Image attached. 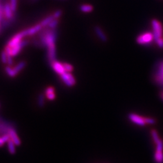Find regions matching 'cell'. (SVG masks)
Here are the masks:
<instances>
[{"label":"cell","instance_id":"6da1fadb","mask_svg":"<svg viewBox=\"0 0 163 163\" xmlns=\"http://www.w3.org/2000/svg\"><path fill=\"white\" fill-rule=\"evenodd\" d=\"M56 37V31L53 29L51 31H48L41 37V42L44 46L48 48V54L50 63L55 60V40Z\"/></svg>","mask_w":163,"mask_h":163},{"label":"cell","instance_id":"7a4b0ae2","mask_svg":"<svg viewBox=\"0 0 163 163\" xmlns=\"http://www.w3.org/2000/svg\"><path fill=\"white\" fill-rule=\"evenodd\" d=\"M152 26L153 29V34L155 41L162 38L163 29L161 23L157 19H153L152 21Z\"/></svg>","mask_w":163,"mask_h":163},{"label":"cell","instance_id":"3957f363","mask_svg":"<svg viewBox=\"0 0 163 163\" xmlns=\"http://www.w3.org/2000/svg\"><path fill=\"white\" fill-rule=\"evenodd\" d=\"M153 39H154L153 33L148 32L139 35L137 38V42L140 45H147L152 42Z\"/></svg>","mask_w":163,"mask_h":163},{"label":"cell","instance_id":"277c9868","mask_svg":"<svg viewBox=\"0 0 163 163\" xmlns=\"http://www.w3.org/2000/svg\"><path fill=\"white\" fill-rule=\"evenodd\" d=\"M61 77L66 85L69 87H73L76 84L75 78L70 73L65 72L61 75Z\"/></svg>","mask_w":163,"mask_h":163},{"label":"cell","instance_id":"5b68a950","mask_svg":"<svg viewBox=\"0 0 163 163\" xmlns=\"http://www.w3.org/2000/svg\"><path fill=\"white\" fill-rule=\"evenodd\" d=\"M25 36V34L24 32H22L17 34L15 36H13V38L8 42V45L11 48H13L17 45L21 41V39H23V37Z\"/></svg>","mask_w":163,"mask_h":163},{"label":"cell","instance_id":"8992f818","mask_svg":"<svg viewBox=\"0 0 163 163\" xmlns=\"http://www.w3.org/2000/svg\"><path fill=\"white\" fill-rule=\"evenodd\" d=\"M129 118L131 121L135 124L139 126H144L146 123L145 122L144 118L141 117L137 114H130L129 115Z\"/></svg>","mask_w":163,"mask_h":163},{"label":"cell","instance_id":"52a82bcc","mask_svg":"<svg viewBox=\"0 0 163 163\" xmlns=\"http://www.w3.org/2000/svg\"><path fill=\"white\" fill-rule=\"evenodd\" d=\"M155 80L158 84L163 85V61L160 63L157 72L156 73Z\"/></svg>","mask_w":163,"mask_h":163},{"label":"cell","instance_id":"ba28073f","mask_svg":"<svg viewBox=\"0 0 163 163\" xmlns=\"http://www.w3.org/2000/svg\"><path fill=\"white\" fill-rule=\"evenodd\" d=\"M51 65H52V67H53V69L59 75H61L63 73H64L65 72H66L63 64H62L61 63L57 61H56V60L53 61L52 62Z\"/></svg>","mask_w":163,"mask_h":163},{"label":"cell","instance_id":"9c48e42d","mask_svg":"<svg viewBox=\"0 0 163 163\" xmlns=\"http://www.w3.org/2000/svg\"><path fill=\"white\" fill-rule=\"evenodd\" d=\"M28 44H29V42L27 41H21L19 44H18L14 47L12 48V56H17L20 52L21 50L24 47L26 46Z\"/></svg>","mask_w":163,"mask_h":163},{"label":"cell","instance_id":"30bf717a","mask_svg":"<svg viewBox=\"0 0 163 163\" xmlns=\"http://www.w3.org/2000/svg\"><path fill=\"white\" fill-rule=\"evenodd\" d=\"M8 133L10 136V140H12L13 142L15 143L16 146H19L21 144V141L18 136L16 131L14 129V128L11 127L9 129Z\"/></svg>","mask_w":163,"mask_h":163},{"label":"cell","instance_id":"8fae6325","mask_svg":"<svg viewBox=\"0 0 163 163\" xmlns=\"http://www.w3.org/2000/svg\"><path fill=\"white\" fill-rule=\"evenodd\" d=\"M42 25H41V24H37L35 25L34 27L30 28V29H27L25 30H24V33L25 36H27V35H33L35 33H36L40 31L41 29H42Z\"/></svg>","mask_w":163,"mask_h":163},{"label":"cell","instance_id":"7c38bea8","mask_svg":"<svg viewBox=\"0 0 163 163\" xmlns=\"http://www.w3.org/2000/svg\"><path fill=\"white\" fill-rule=\"evenodd\" d=\"M95 32L96 34L97 35V36L100 38L102 41L103 42H106L107 41V37H106V34L103 32V31L102 30L101 28L98 26H96L95 27Z\"/></svg>","mask_w":163,"mask_h":163},{"label":"cell","instance_id":"4fadbf2b","mask_svg":"<svg viewBox=\"0 0 163 163\" xmlns=\"http://www.w3.org/2000/svg\"><path fill=\"white\" fill-rule=\"evenodd\" d=\"M45 96L48 100H53L56 98L54 89L52 87H49L45 89Z\"/></svg>","mask_w":163,"mask_h":163},{"label":"cell","instance_id":"5bb4252c","mask_svg":"<svg viewBox=\"0 0 163 163\" xmlns=\"http://www.w3.org/2000/svg\"><path fill=\"white\" fill-rule=\"evenodd\" d=\"M4 13L6 18L9 19H11L13 17V11L12 10L10 4L9 3H6L4 6Z\"/></svg>","mask_w":163,"mask_h":163},{"label":"cell","instance_id":"9a60e30c","mask_svg":"<svg viewBox=\"0 0 163 163\" xmlns=\"http://www.w3.org/2000/svg\"><path fill=\"white\" fill-rule=\"evenodd\" d=\"M155 160L157 163H163L162 151H157L155 153Z\"/></svg>","mask_w":163,"mask_h":163},{"label":"cell","instance_id":"2e32d148","mask_svg":"<svg viewBox=\"0 0 163 163\" xmlns=\"http://www.w3.org/2000/svg\"><path fill=\"white\" fill-rule=\"evenodd\" d=\"M80 10L82 12L89 13V12L93 11V7L91 5H89V4H83L82 6H80Z\"/></svg>","mask_w":163,"mask_h":163},{"label":"cell","instance_id":"e0dca14e","mask_svg":"<svg viewBox=\"0 0 163 163\" xmlns=\"http://www.w3.org/2000/svg\"><path fill=\"white\" fill-rule=\"evenodd\" d=\"M8 149L9 152L11 154H14L15 153L16 149H15V146L16 144H15V143L12 140H9L8 141Z\"/></svg>","mask_w":163,"mask_h":163},{"label":"cell","instance_id":"ac0fdd59","mask_svg":"<svg viewBox=\"0 0 163 163\" xmlns=\"http://www.w3.org/2000/svg\"><path fill=\"white\" fill-rule=\"evenodd\" d=\"M54 19V17L53 15L49 16L47 18L44 19L43 21H42V22L40 24L42 27H46L47 25H48V24L50 23Z\"/></svg>","mask_w":163,"mask_h":163},{"label":"cell","instance_id":"d6986e66","mask_svg":"<svg viewBox=\"0 0 163 163\" xmlns=\"http://www.w3.org/2000/svg\"><path fill=\"white\" fill-rule=\"evenodd\" d=\"M25 65H26V63L24 61H22V62H19L18 64H17V65L15 67H14V68H13L15 73L17 74L19 72H21V70H22L25 67Z\"/></svg>","mask_w":163,"mask_h":163},{"label":"cell","instance_id":"ffe728a7","mask_svg":"<svg viewBox=\"0 0 163 163\" xmlns=\"http://www.w3.org/2000/svg\"><path fill=\"white\" fill-rule=\"evenodd\" d=\"M38 104L39 107L42 108L45 104V96L43 94H41L38 99Z\"/></svg>","mask_w":163,"mask_h":163},{"label":"cell","instance_id":"44dd1931","mask_svg":"<svg viewBox=\"0 0 163 163\" xmlns=\"http://www.w3.org/2000/svg\"><path fill=\"white\" fill-rule=\"evenodd\" d=\"M6 73H8V74L11 77H14L17 76V74L15 73L13 68V69L11 68V67L10 66H8L6 67Z\"/></svg>","mask_w":163,"mask_h":163},{"label":"cell","instance_id":"7402d4cb","mask_svg":"<svg viewBox=\"0 0 163 163\" xmlns=\"http://www.w3.org/2000/svg\"><path fill=\"white\" fill-rule=\"evenodd\" d=\"M151 133H152V136L153 137V140L155 141V143L156 144H157L161 140L159 138L158 135V133H157V131L155 130V129L152 130Z\"/></svg>","mask_w":163,"mask_h":163},{"label":"cell","instance_id":"603a6c76","mask_svg":"<svg viewBox=\"0 0 163 163\" xmlns=\"http://www.w3.org/2000/svg\"><path fill=\"white\" fill-rule=\"evenodd\" d=\"M63 67H64V68L65 69L66 72L71 73L73 70V66L71 64H69V63H63Z\"/></svg>","mask_w":163,"mask_h":163},{"label":"cell","instance_id":"cb8c5ba5","mask_svg":"<svg viewBox=\"0 0 163 163\" xmlns=\"http://www.w3.org/2000/svg\"><path fill=\"white\" fill-rule=\"evenodd\" d=\"M58 23H59V21H58V19H54L52 22L48 24V27H49V28H50V29H54V28L56 27H57V25H58Z\"/></svg>","mask_w":163,"mask_h":163},{"label":"cell","instance_id":"d4e9b609","mask_svg":"<svg viewBox=\"0 0 163 163\" xmlns=\"http://www.w3.org/2000/svg\"><path fill=\"white\" fill-rule=\"evenodd\" d=\"M17 0H10V6L13 13H15L17 10Z\"/></svg>","mask_w":163,"mask_h":163},{"label":"cell","instance_id":"484cf974","mask_svg":"<svg viewBox=\"0 0 163 163\" xmlns=\"http://www.w3.org/2000/svg\"><path fill=\"white\" fill-rule=\"evenodd\" d=\"M1 57V61L3 63H8V54L6 53L5 51L2 52Z\"/></svg>","mask_w":163,"mask_h":163},{"label":"cell","instance_id":"4316f807","mask_svg":"<svg viewBox=\"0 0 163 163\" xmlns=\"http://www.w3.org/2000/svg\"><path fill=\"white\" fill-rule=\"evenodd\" d=\"M144 120L146 124H153L155 123V120L152 118H144Z\"/></svg>","mask_w":163,"mask_h":163},{"label":"cell","instance_id":"83f0119b","mask_svg":"<svg viewBox=\"0 0 163 163\" xmlns=\"http://www.w3.org/2000/svg\"><path fill=\"white\" fill-rule=\"evenodd\" d=\"M62 10H58L57 11H56L53 15L54 16V19H58L59 17H61V16L62 15Z\"/></svg>","mask_w":163,"mask_h":163},{"label":"cell","instance_id":"f1b7e54d","mask_svg":"<svg viewBox=\"0 0 163 163\" xmlns=\"http://www.w3.org/2000/svg\"><path fill=\"white\" fill-rule=\"evenodd\" d=\"M155 42H157V44L159 48H163V38H161L158 39L157 41H156Z\"/></svg>","mask_w":163,"mask_h":163},{"label":"cell","instance_id":"f546056e","mask_svg":"<svg viewBox=\"0 0 163 163\" xmlns=\"http://www.w3.org/2000/svg\"><path fill=\"white\" fill-rule=\"evenodd\" d=\"M12 56L10 54H8V64L9 66H12L13 65V60H12Z\"/></svg>","mask_w":163,"mask_h":163},{"label":"cell","instance_id":"4dcf8cb0","mask_svg":"<svg viewBox=\"0 0 163 163\" xmlns=\"http://www.w3.org/2000/svg\"><path fill=\"white\" fill-rule=\"evenodd\" d=\"M4 143H5L4 141L3 140V139L2 138V137H0V147L3 146L4 145Z\"/></svg>","mask_w":163,"mask_h":163},{"label":"cell","instance_id":"1f68e13d","mask_svg":"<svg viewBox=\"0 0 163 163\" xmlns=\"http://www.w3.org/2000/svg\"><path fill=\"white\" fill-rule=\"evenodd\" d=\"M160 96L161 97V98L163 100V91H161V93H160Z\"/></svg>","mask_w":163,"mask_h":163}]
</instances>
